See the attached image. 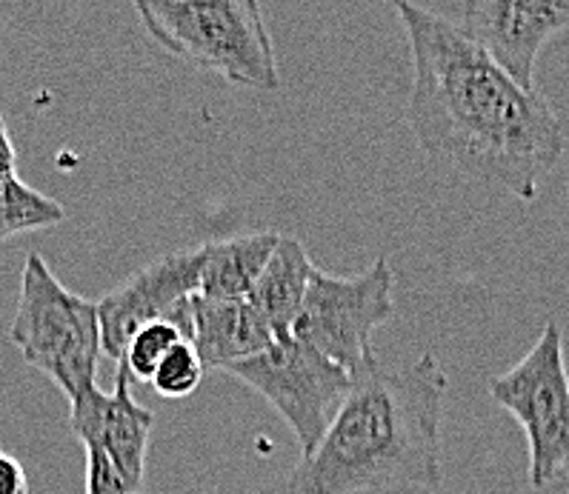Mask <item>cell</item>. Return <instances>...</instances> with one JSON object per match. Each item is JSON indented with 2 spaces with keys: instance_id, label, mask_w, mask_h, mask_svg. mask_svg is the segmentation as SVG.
Masks as SVG:
<instances>
[{
  "instance_id": "12",
  "label": "cell",
  "mask_w": 569,
  "mask_h": 494,
  "mask_svg": "<svg viewBox=\"0 0 569 494\" xmlns=\"http://www.w3.org/2000/svg\"><path fill=\"white\" fill-rule=\"evenodd\" d=\"M312 274H316V263L309 258L307 246L298 238L281 234L272 258L247 298L272 329L274 341L292 334Z\"/></svg>"
},
{
  "instance_id": "5",
  "label": "cell",
  "mask_w": 569,
  "mask_h": 494,
  "mask_svg": "<svg viewBox=\"0 0 569 494\" xmlns=\"http://www.w3.org/2000/svg\"><path fill=\"white\" fill-rule=\"evenodd\" d=\"M489 397L527 434L532 486L569 474V372L556 321L543 326L536 346L516 366L489 381Z\"/></svg>"
},
{
  "instance_id": "3",
  "label": "cell",
  "mask_w": 569,
  "mask_h": 494,
  "mask_svg": "<svg viewBox=\"0 0 569 494\" xmlns=\"http://www.w3.org/2000/svg\"><path fill=\"white\" fill-rule=\"evenodd\" d=\"M134 14L161 49L234 87L278 92L281 72L254 0H138Z\"/></svg>"
},
{
  "instance_id": "17",
  "label": "cell",
  "mask_w": 569,
  "mask_h": 494,
  "mask_svg": "<svg viewBox=\"0 0 569 494\" xmlns=\"http://www.w3.org/2000/svg\"><path fill=\"white\" fill-rule=\"evenodd\" d=\"M87 494H141L129 486L98 448H87Z\"/></svg>"
},
{
  "instance_id": "10",
  "label": "cell",
  "mask_w": 569,
  "mask_h": 494,
  "mask_svg": "<svg viewBox=\"0 0 569 494\" xmlns=\"http://www.w3.org/2000/svg\"><path fill=\"white\" fill-rule=\"evenodd\" d=\"M154 414L134 401L132 377L127 366L118 363L112 392H103L98 383L83 389L69 403V429L83 448H98L138 492L147 481L149 437Z\"/></svg>"
},
{
  "instance_id": "19",
  "label": "cell",
  "mask_w": 569,
  "mask_h": 494,
  "mask_svg": "<svg viewBox=\"0 0 569 494\" xmlns=\"http://www.w3.org/2000/svg\"><path fill=\"white\" fill-rule=\"evenodd\" d=\"M12 178H18V152H14L7 118L0 114V183L12 181Z\"/></svg>"
},
{
  "instance_id": "2",
  "label": "cell",
  "mask_w": 569,
  "mask_h": 494,
  "mask_svg": "<svg viewBox=\"0 0 569 494\" xmlns=\"http://www.w3.org/2000/svg\"><path fill=\"white\" fill-rule=\"evenodd\" d=\"M447 386V372L432 352L403 369L372 357L352 374V389L321 443L287 474L283 494L441 488Z\"/></svg>"
},
{
  "instance_id": "16",
  "label": "cell",
  "mask_w": 569,
  "mask_h": 494,
  "mask_svg": "<svg viewBox=\"0 0 569 494\" xmlns=\"http://www.w3.org/2000/svg\"><path fill=\"white\" fill-rule=\"evenodd\" d=\"M203 372L207 369H203L192 343L183 341L163 357L161 366L154 369L149 386L154 389V394L167 397V401H181V397H189L194 389L201 386Z\"/></svg>"
},
{
  "instance_id": "7",
  "label": "cell",
  "mask_w": 569,
  "mask_h": 494,
  "mask_svg": "<svg viewBox=\"0 0 569 494\" xmlns=\"http://www.w3.org/2000/svg\"><path fill=\"white\" fill-rule=\"evenodd\" d=\"M392 269L387 258H378L356 278L316 269L292 326V337L356 374L378 357L372 334L392 317Z\"/></svg>"
},
{
  "instance_id": "8",
  "label": "cell",
  "mask_w": 569,
  "mask_h": 494,
  "mask_svg": "<svg viewBox=\"0 0 569 494\" xmlns=\"http://www.w3.org/2000/svg\"><path fill=\"white\" fill-rule=\"evenodd\" d=\"M201 246L167 252L103 294L98 301L103 354L121 361L129 337L154 321L172 323L189 341L192 298L201 286Z\"/></svg>"
},
{
  "instance_id": "15",
  "label": "cell",
  "mask_w": 569,
  "mask_h": 494,
  "mask_svg": "<svg viewBox=\"0 0 569 494\" xmlns=\"http://www.w3.org/2000/svg\"><path fill=\"white\" fill-rule=\"evenodd\" d=\"M183 341H187V337H183V334L178 332L172 323L154 321V323H149V326L138 329V332L129 337L127 349H123L121 361L118 363H121V366H127V372L132 381L149 383L152 381L154 369L161 366L163 357H167V354Z\"/></svg>"
},
{
  "instance_id": "13",
  "label": "cell",
  "mask_w": 569,
  "mask_h": 494,
  "mask_svg": "<svg viewBox=\"0 0 569 494\" xmlns=\"http://www.w3.org/2000/svg\"><path fill=\"white\" fill-rule=\"evenodd\" d=\"M278 241H281L278 232H249L203 243L198 294L218 301H247Z\"/></svg>"
},
{
  "instance_id": "14",
  "label": "cell",
  "mask_w": 569,
  "mask_h": 494,
  "mask_svg": "<svg viewBox=\"0 0 569 494\" xmlns=\"http://www.w3.org/2000/svg\"><path fill=\"white\" fill-rule=\"evenodd\" d=\"M63 218L67 212L61 203L23 183L21 178L0 183V241L34 229L58 226Z\"/></svg>"
},
{
  "instance_id": "9",
  "label": "cell",
  "mask_w": 569,
  "mask_h": 494,
  "mask_svg": "<svg viewBox=\"0 0 569 494\" xmlns=\"http://www.w3.org/2000/svg\"><path fill=\"white\" fill-rule=\"evenodd\" d=\"M469 41L521 89H536V61L547 41L569 29V0H469L458 23Z\"/></svg>"
},
{
  "instance_id": "6",
  "label": "cell",
  "mask_w": 569,
  "mask_h": 494,
  "mask_svg": "<svg viewBox=\"0 0 569 494\" xmlns=\"http://www.w3.org/2000/svg\"><path fill=\"white\" fill-rule=\"evenodd\" d=\"M234 381L267 397L296 434L301 457L321 443L352 389V374L307 343L278 337L263 352L223 369Z\"/></svg>"
},
{
  "instance_id": "18",
  "label": "cell",
  "mask_w": 569,
  "mask_h": 494,
  "mask_svg": "<svg viewBox=\"0 0 569 494\" xmlns=\"http://www.w3.org/2000/svg\"><path fill=\"white\" fill-rule=\"evenodd\" d=\"M0 494H29L27 468L9 452H0Z\"/></svg>"
},
{
  "instance_id": "11",
  "label": "cell",
  "mask_w": 569,
  "mask_h": 494,
  "mask_svg": "<svg viewBox=\"0 0 569 494\" xmlns=\"http://www.w3.org/2000/svg\"><path fill=\"white\" fill-rule=\"evenodd\" d=\"M274 341L258 309L249 301H218V298H192V329L189 343L201 357L203 369H227L252 354L263 352Z\"/></svg>"
},
{
  "instance_id": "4",
  "label": "cell",
  "mask_w": 569,
  "mask_h": 494,
  "mask_svg": "<svg viewBox=\"0 0 569 494\" xmlns=\"http://www.w3.org/2000/svg\"><path fill=\"white\" fill-rule=\"evenodd\" d=\"M9 341L29 366L67 394L69 403L98 383L94 374L103 357L98 303L63 286L38 252H29L23 261Z\"/></svg>"
},
{
  "instance_id": "20",
  "label": "cell",
  "mask_w": 569,
  "mask_h": 494,
  "mask_svg": "<svg viewBox=\"0 0 569 494\" xmlns=\"http://www.w3.org/2000/svg\"><path fill=\"white\" fill-rule=\"evenodd\" d=\"M527 494H541V492H527ZM569 494V492H567Z\"/></svg>"
},
{
  "instance_id": "1",
  "label": "cell",
  "mask_w": 569,
  "mask_h": 494,
  "mask_svg": "<svg viewBox=\"0 0 569 494\" xmlns=\"http://www.w3.org/2000/svg\"><path fill=\"white\" fill-rule=\"evenodd\" d=\"M396 14L412 54L407 123L418 147L469 181L536 201L567 149L552 107L443 14L416 3H396Z\"/></svg>"
}]
</instances>
